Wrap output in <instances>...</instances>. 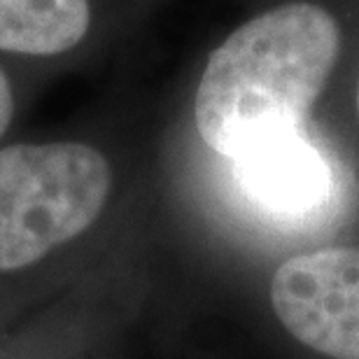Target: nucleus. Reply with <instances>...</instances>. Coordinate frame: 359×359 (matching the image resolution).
Instances as JSON below:
<instances>
[{"mask_svg":"<svg viewBox=\"0 0 359 359\" xmlns=\"http://www.w3.org/2000/svg\"><path fill=\"white\" fill-rule=\"evenodd\" d=\"M12 112H14L12 89H10V82H7L5 73L0 70V135H3V133H5V128L10 126Z\"/></svg>","mask_w":359,"mask_h":359,"instance_id":"423d86ee","label":"nucleus"},{"mask_svg":"<svg viewBox=\"0 0 359 359\" xmlns=\"http://www.w3.org/2000/svg\"><path fill=\"white\" fill-rule=\"evenodd\" d=\"M271 306L306 348L332 359H359V248H325L280 264Z\"/></svg>","mask_w":359,"mask_h":359,"instance_id":"7ed1b4c3","label":"nucleus"},{"mask_svg":"<svg viewBox=\"0 0 359 359\" xmlns=\"http://www.w3.org/2000/svg\"><path fill=\"white\" fill-rule=\"evenodd\" d=\"M355 105H357V117H359V80H357V98H355Z\"/></svg>","mask_w":359,"mask_h":359,"instance_id":"0eeeda50","label":"nucleus"},{"mask_svg":"<svg viewBox=\"0 0 359 359\" xmlns=\"http://www.w3.org/2000/svg\"><path fill=\"white\" fill-rule=\"evenodd\" d=\"M110 182L105 156L82 142L0 149V271L31 266L87 231Z\"/></svg>","mask_w":359,"mask_h":359,"instance_id":"f03ea898","label":"nucleus"},{"mask_svg":"<svg viewBox=\"0 0 359 359\" xmlns=\"http://www.w3.org/2000/svg\"><path fill=\"white\" fill-rule=\"evenodd\" d=\"M339 52V24L315 3L250 19L205 63L194 103L201 138L236 161L264 140L299 131Z\"/></svg>","mask_w":359,"mask_h":359,"instance_id":"f257e3e1","label":"nucleus"},{"mask_svg":"<svg viewBox=\"0 0 359 359\" xmlns=\"http://www.w3.org/2000/svg\"><path fill=\"white\" fill-rule=\"evenodd\" d=\"M87 0H0V49L33 56L61 54L89 31Z\"/></svg>","mask_w":359,"mask_h":359,"instance_id":"39448f33","label":"nucleus"},{"mask_svg":"<svg viewBox=\"0 0 359 359\" xmlns=\"http://www.w3.org/2000/svg\"><path fill=\"white\" fill-rule=\"evenodd\" d=\"M236 173L257 203L292 215L320 205L332 184L325 156L299 131L259 142L236 159Z\"/></svg>","mask_w":359,"mask_h":359,"instance_id":"20e7f679","label":"nucleus"}]
</instances>
